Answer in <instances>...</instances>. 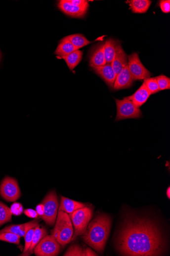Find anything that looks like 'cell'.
<instances>
[{"instance_id":"obj_36","label":"cell","mask_w":170,"mask_h":256,"mask_svg":"<svg viewBox=\"0 0 170 256\" xmlns=\"http://www.w3.org/2000/svg\"><path fill=\"white\" fill-rule=\"evenodd\" d=\"M170 188L169 187L167 191V195L168 196V198H170Z\"/></svg>"},{"instance_id":"obj_30","label":"cell","mask_w":170,"mask_h":256,"mask_svg":"<svg viewBox=\"0 0 170 256\" xmlns=\"http://www.w3.org/2000/svg\"><path fill=\"white\" fill-rule=\"evenodd\" d=\"M160 6L163 12L169 13L170 12V0H162V1H160Z\"/></svg>"},{"instance_id":"obj_15","label":"cell","mask_w":170,"mask_h":256,"mask_svg":"<svg viewBox=\"0 0 170 256\" xmlns=\"http://www.w3.org/2000/svg\"><path fill=\"white\" fill-rule=\"evenodd\" d=\"M106 64L104 54V43H100L93 48L90 59V66H101Z\"/></svg>"},{"instance_id":"obj_37","label":"cell","mask_w":170,"mask_h":256,"mask_svg":"<svg viewBox=\"0 0 170 256\" xmlns=\"http://www.w3.org/2000/svg\"><path fill=\"white\" fill-rule=\"evenodd\" d=\"M0 59H1V53H0Z\"/></svg>"},{"instance_id":"obj_6","label":"cell","mask_w":170,"mask_h":256,"mask_svg":"<svg viewBox=\"0 0 170 256\" xmlns=\"http://www.w3.org/2000/svg\"><path fill=\"white\" fill-rule=\"evenodd\" d=\"M44 213L42 218L48 226H52L57 218L59 203L55 191H51L44 197L42 203Z\"/></svg>"},{"instance_id":"obj_32","label":"cell","mask_w":170,"mask_h":256,"mask_svg":"<svg viewBox=\"0 0 170 256\" xmlns=\"http://www.w3.org/2000/svg\"><path fill=\"white\" fill-rule=\"evenodd\" d=\"M68 1L71 4L76 6H84L89 5L87 1L85 0H68Z\"/></svg>"},{"instance_id":"obj_14","label":"cell","mask_w":170,"mask_h":256,"mask_svg":"<svg viewBox=\"0 0 170 256\" xmlns=\"http://www.w3.org/2000/svg\"><path fill=\"white\" fill-rule=\"evenodd\" d=\"M39 225V221L36 220L31 221L28 223L17 225H11L7 226L0 231V232H8L18 235L20 237H25L26 233L30 229L36 228Z\"/></svg>"},{"instance_id":"obj_17","label":"cell","mask_w":170,"mask_h":256,"mask_svg":"<svg viewBox=\"0 0 170 256\" xmlns=\"http://www.w3.org/2000/svg\"><path fill=\"white\" fill-rule=\"evenodd\" d=\"M150 95L151 94L143 83L137 91L128 97L135 105L140 108L145 103Z\"/></svg>"},{"instance_id":"obj_26","label":"cell","mask_w":170,"mask_h":256,"mask_svg":"<svg viewBox=\"0 0 170 256\" xmlns=\"http://www.w3.org/2000/svg\"><path fill=\"white\" fill-rule=\"evenodd\" d=\"M143 83L145 85L146 88L152 94H154L160 92L157 79L155 77L148 78L144 80Z\"/></svg>"},{"instance_id":"obj_2","label":"cell","mask_w":170,"mask_h":256,"mask_svg":"<svg viewBox=\"0 0 170 256\" xmlns=\"http://www.w3.org/2000/svg\"><path fill=\"white\" fill-rule=\"evenodd\" d=\"M111 226V219L106 214H100L88 225L83 234L84 241L96 251L103 252L108 240Z\"/></svg>"},{"instance_id":"obj_25","label":"cell","mask_w":170,"mask_h":256,"mask_svg":"<svg viewBox=\"0 0 170 256\" xmlns=\"http://www.w3.org/2000/svg\"><path fill=\"white\" fill-rule=\"evenodd\" d=\"M20 238L18 235L11 232H0V241L10 244L19 245Z\"/></svg>"},{"instance_id":"obj_13","label":"cell","mask_w":170,"mask_h":256,"mask_svg":"<svg viewBox=\"0 0 170 256\" xmlns=\"http://www.w3.org/2000/svg\"><path fill=\"white\" fill-rule=\"evenodd\" d=\"M133 81L129 72L127 64L124 69L117 75L113 89L117 91L129 88L132 86Z\"/></svg>"},{"instance_id":"obj_29","label":"cell","mask_w":170,"mask_h":256,"mask_svg":"<svg viewBox=\"0 0 170 256\" xmlns=\"http://www.w3.org/2000/svg\"><path fill=\"white\" fill-rule=\"evenodd\" d=\"M35 228H32L28 231L24 237L25 245L23 254L25 253L29 250L31 245Z\"/></svg>"},{"instance_id":"obj_12","label":"cell","mask_w":170,"mask_h":256,"mask_svg":"<svg viewBox=\"0 0 170 256\" xmlns=\"http://www.w3.org/2000/svg\"><path fill=\"white\" fill-rule=\"evenodd\" d=\"M92 68L95 73L105 82L108 86L113 89L116 75L113 69L112 64H106L103 66Z\"/></svg>"},{"instance_id":"obj_1","label":"cell","mask_w":170,"mask_h":256,"mask_svg":"<svg viewBox=\"0 0 170 256\" xmlns=\"http://www.w3.org/2000/svg\"><path fill=\"white\" fill-rule=\"evenodd\" d=\"M117 247L125 256H160L164 251L165 243L160 230L152 221L129 216L119 234Z\"/></svg>"},{"instance_id":"obj_4","label":"cell","mask_w":170,"mask_h":256,"mask_svg":"<svg viewBox=\"0 0 170 256\" xmlns=\"http://www.w3.org/2000/svg\"><path fill=\"white\" fill-rule=\"evenodd\" d=\"M117 106V115L115 122L128 119H139L143 114L139 107L135 105L128 97L123 99H115Z\"/></svg>"},{"instance_id":"obj_27","label":"cell","mask_w":170,"mask_h":256,"mask_svg":"<svg viewBox=\"0 0 170 256\" xmlns=\"http://www.w3.org/2000/svg\"><path fill=\"white\" fill-rule=\"evenodd\" d=\"M156 78L160 91L170 89V78L164 75H161L156 77Z\"/></svg>"},{"instance_id":"obj_34","label":"cell","mask_w":170,"mask_h":256,"mask_svg":"<svg viewBox=\"0 0 170 256\" xmlns=\"http://www.w3.org/2000/svg\"><path fill=\"white\" fill-rule=\"evenodd\" d=\"M95 256L97 255L93 252L91 249L87 248L86 250H84V256Z\"/></svg>"},{"instance_id":"obj_5","label":"cell","mask_w":170,"mask_h":256,"mask_svg":"<svg viewBox=\"0 0 170 256\" xmlns=\"http://www.w3.org/2000/svg\"><path fill=\"white\" fill-rule=\"evenodd\" d=\"M92 216V209L87 206L79 209L71 214V219L75 227V234L72 241L81 235L87 229Z\"/></svg>"},{"instance_id":"obj_10","label":"cell","mask_w":170,"mask_h":256,"mask_svg":"<svg viewBox=\"0 0 170 256\" xmlns=\"http://www.w3.org/2000/svg\"><path fill=\"white\" fill-rule=\"evenodd\" d=\"M58 7L67 15L73 18H82L86 15L89 5L76 6L70 3L68 0H62L58 4Z\"/></svg>"},{"instance_id":"obj_31","label":"cell","mask_w":170,"mask_h":256,"mask_svg":"<svg viewBox=\"0 0 170 256\" xmlns=\"http://www.w3.org/2000/svg\"><path fill=\"white\" fill-rule=\"evenodd\" d=\"M23 208L21 204L15 203L12 206L11 212L14 215H20L22 212Z\"/></svg>"},{"instance_id":"obj_35","label":"cell","mask_w":170,"mask_h":256,"mask_svg":"<svg viewBox=\"0 0 170 256\" xmlns=\"http://www.w3.org/2000/svg\"><path fill=\"white\" fill-rule=\"evenodd\" d=\"M37 211L38 214L41 217L43 215L44 213V207L42 203L39 204L37 207Z\"/></svg>"},{"instance_id":"obj_24","label":"cell","mask_w":170,"mask_h":256,"mask_svg":"<svg viewBox=\"0 0 170 256\" xmlns=\"http://www.w3.org/2000/svg\"><path fill=\"white\" fill-rule=\"evenodd\" d=\"M12 213L5 204L0 201V226L10 221Z\"/></svg>"},{"instance_id":"obj_7","label":"cell","mask_w":170,"mask_h":256,"mask_svg":"<svg viewBox=\"0 0 170 256\" xmlns=\"http://www.w3.org/2000/svg\"><path fill=\"white\" fill-rule=\"evenodd\" d=\"M60 245L52 235H46L34 249V253L37 256H55L60 252Z\"/></svg>"},{"instance_id":"obj_18","label":"cell","mask_w":170,"mask_h":256,"mask_svg":"<svg viewBox=\"0 0 170 256\" xmlns=\"http://www.w3.org/2000/svg\"><path fill=\"white\" fill-rule=\"evenodd\" d=\"M77 50L79 49L75 47L69 41L64 38L58 46L55 54L58 56V58H62L69 55Z\"/></svg>"},{"instance_id":"obj_21","label":"cell","mask_w":170,"mask_h":256,"mask_svg":"<svg viewBox=\"0 0 170 256\" xmlns=\"http://www.w3.org/2000/svg\"><path fill=\"white\" fill-rule=\"evenodd\" d=\"M82 57V51L77 50L69 55L59 58L63 59L66 62L68 67L72 71L81 62Z\"/></svg>"},{"instance_id":"obj_3","label":"cell","mask_w":170,"mask_h":256,"mask_svg":"<svg viewBox=\"0 0 170 256\" xmlns=\"http://www.w3.org/2000/svg\"><path fill=\"white\" fill-rule=\"evenodd\" d=\"M52 235L58 243L64 247L72 241L74 230L71 219L67 213L59 211Z\"/></svg>"},{"instance_id":"obj_22","label":"cell","mask_w":170,"mask_h":256,"mask_svg":"<svg viewBox=\"0 0 170 256\" xmlns=\"http://www.w3.org/2000/svg\"><path fill=\"white\" fill-rule=\"evenodd\" d=\"M116 43L115 40L110 39L104 43V54L106 64H112L114 59Z\"/></svg>"},{"instance_id":"obj_8","label":"cell","mask_w":170,"mask_h":256,"mask_svg":"<svg viewBox=\"0 0 170 256\" xmlns=\"http://www.w3.org/2000/svg\"><path fill=\"white\" fill-rule=\"evenodd\" d=\"M129 72L133 80H144L150 77L151 73L141 63L139 55L133 53L128 57Z\"/></svg>"},{"instance_id":"obj_19","label":"cell","mask_w":170,"mask_h":256,"mask_svg":"<svg viewBox=\"0 0 170 256\" xmlns=\"http://www.w3.org/2000/svg\"><path fill=\"white\" fill-rule=\"evenodd\" d=\"M46 235L47 231L46 229L43 227L40 228V226H38L35 228V233H34L33 237V240L30 248L25 253L22 254L20 256H30L33 254L34 249H35L37 245Z\"/></svg>"},{"instance_id":"obj_11","label":"cell","mask_w":170,"mask_h":256,"mask_svg":"<svg viewBox=\"0 0 170 256\" xmlns=\"http://www.w3.org/2000/svg\"><path fill=\"white\" fill-rule=\"evenodd\" d=\"M128 57L124 50L121 44L117 42L114 59L112 63L113 69L117 75L120 73L128 64Z\"/></svg>"},{"instance_id":"obj_28","label":"cell","mask_w":170,"mask_h":256,"mask_svg":"<svg viewBox=\"0 0 170 256\" xmlns=\"http://www.w3.org/2000/svg\"><path fill=\"white\" fill-rule=\"evenodd\" d=\"M84 250L79 245L71 246L64 254L65 256H84Z\"/></svg>"},{"instance_id":"obj_20","label":"cell","mask_w":170,"mask_h":256,"mask_svg":"<svg viewBox=\"0 0 170 256\" xmlns=\"http://www.w3.org/2000/svg\"><path fill=\"white\" fill-rule=\"evenodd\" d=\"M132 12L145 13L149 8L152 1L149 0H131L128 1Z\"/></svg>"},{"instance_id":"obj_23","label":"cell","mask_w":170,"mask_h":256,"mask_svg":"<svg viewBox=\"0 0 170 256\" xmlns=\"http://www.w3.org/2000/svg\"><path fill=\"white\" fill-rule=\"evenodd\" d=\"M69 41L75 47L79 49L91 43L86 38L80 34H76L64 38Z\"/></svg>"},{"instance_id":"obj_16","label":"cell","mask_w":170,"mask_h":256,"mask_svg":"<svg viewBox=\"0 0 170 256\" xmlns=\"http://www.w3.org/2000/svg\"><path fill=\"white\" fill-rule=\"evenodd\" d=\"M85 206H86L83 203L62 196L59 211L71 214L75 211Z\"/></svg>"},{"instance_id":"obj_33","label":"cell","mask_w":170,"mask_h":256,"mask_svg":"<svg viewBox=\"0 0 170 256\" xmlns=\"http://www.w3.org/2000/svg\"><path fill=\"white\" fill-rule=\"evenodd\" d=\"M24 213L28 217L32 218H36L38 217L39 215L37 211L31 209L25 210L24 211Z\"/></svg>"},{"instance_id":"obj_9","label":"cell","mask_w":170,"mask_h":256,"mask_svg":"<svg viewBox=\"0 0 170 256\" xmlns=\"http://www.w3.org/2000/svg\"><path fill=\"white\" fill-rule=\"evenodd\" d=\"M0 195L6 200L14 202L21 195L20 189L16 180L10 177H6L0 185Z\"/></svg>"}]
</instances>
